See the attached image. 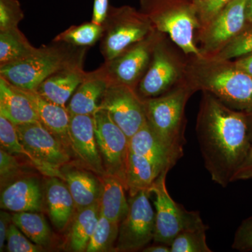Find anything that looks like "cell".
Segmentation results:
<instances>
[{
    "instance_id": "6da1fadb",
    "label": "cell",
    "mask_w": 252,
    "mask_h": 252,
    "mask_svg": "<svg viewBox=\"0 0 252 252\" xmlns=\"http://www.w3.org/2000/svg\"><path fill=\"white\" fill-rule=\"evenodd\" d=\"M197 123L204 164L212 180L226 187L252 147L246 112L235 110L205 92Z\"/></svg>"
},
{
    "instance_id": "7a4b0ae2",
    "label": "cell",
    "mask_w": 252,
    "mask_h": 252,
    "mask_svg": "<svg viewBox=\"0 0 252 252\" xmlns=\"http://www.w3.org/2000/svg\"><path fill=\"white\" fill-rule=\"evenodd\" d=\"M190 67V84L194 89L209 93L235 110H252V77L228 61L196 59Z\"/></svg>"
},
{
    "instance_id": "3957f363",
    "label": "cell",
    "mask_w": 252,
    "mask_h": 252,
    "mask_svg": "<svg viewBox=\"0 0 252 252\" xmlns=\"http://www.w3.org/2000/svg\"><path fill=\"white\" fill-rule=\"evenodd\" d=\"M141 11L156 30L165 33L186 54L203 59L194 41L201 28L197 5L193 0H140Z\"/></svg>"
},
{
    "instance_id": "277c9868",
    "label": "cell",
    "mask_w": 252,
    "mask_h": 252,
    "mask_svg": "<svg viewBox=\"0 0 252 252\" xmlns=\"http://www.w3.org/2000/svg\"><path fill=\"white\" fill-rule=\"evenodd\" d=\"M192 91L190 86H180L160 97L143 100L147 122L177 161L184 155V114Z\"/></svg>"
},
{
    "instance_id": "5b68a950",
    "label": "cell",
    "mask_w": 252,
    "mask_h": 252,
    "mask_svg": "<svg viewBox=\"0 0 252 252\" xmlns=\"http://www.w3.org/2000/svg\"><path fill=\"white\" fill-rule=\"evenodd\" d=\"M102 26L101 49L107 62L152 35L155 30L145 14L130 6H110Z\"/></svg>"
},
{
    "instance_id": "8992f818",
    "label": "cell",
    "mask_w": 252,
    "mask_h": 252,
    "mask_svg": "<svg viewBox=\"0 0 252 252\" xmlns=\"http://www.w3.org/2000/svg\"><path fill=\"white\" fill-rule=\"evenodd\" d=\"M167 174V172L160 174L149 189V191L154 193L155 199L154 242L170 246L174 239L181 232L207 226L203 223L198 212L188 211L170 196L166 186Z\"/></svg>"
},
{
    "instance_id": "52a82bcc",
    "label": "cell",
    "mask_w": 252,
    "mask_h": 252,
    "mask_svg": "<svg viewBox=\"0 0 252 252\" xmlns=\"http://www.w3.org/2000/svg\"><path fill=\"white\" fill-rule=\"evenodd\" d=\"M20 142L32 159V165L48 177L63 180L61 168L70 161L69 149L40 122L16 126Z\"/></svg>"
},
{
    "instance_id": "ba28073f",
    "label": "cell",
    "mask_w": 252,
    "mask_h": 252,
    "mask_svg": "<svg viewBox=\"0 0 252 252\" xmlns=\"http://www.w3.org/2000/svg\"><path fill=\"white\" fill-rule=\"evenodd\" d=\"M75 64L63 50L44 47L26 59L0 65V77L18 89L35 91L50 76Z\"/></svg>"
},
{
    "instance_id": "9c48e42d",
    "label": "cell",
    "mask_w": 252,
    "mask_h": 252,
    "mask_svg": "<svg viewBox=\"0 0 252 252\" xmlns=\"http://www.w3.org/2000/svg\"><path fill=\"white\" fill-rule=\"evenodd\" d=\"M150 194L149 189H144L129 198L128 212L119 225L118 251L143 250L154 240L156 214L149 201Z\"/></svg>"
},
{
    "instance_id": "30bf717a",
    "label": "cell",
    "mask_w": 252,
    "mask_h": 252,
    "mask_svg": "<svg viewBox=\"0 0 252 252\" xmlns=\"http://www.w3.org/2000/svg\"><path fill=\"white\" fill-rule=\"evenodd\" d=\"M94 117L96 140L106 175L119 179L126 187L130 139L104 109H97Z\"/></svg>"
},
{
    "instance_id": "8fae6325",
    "label": "cell",
    "mask_w": 252,
    "mask_h": 252,
    "mask_svg": "<svg viewBox=\"0 0 252 252\" xmlns=\"http://www.w3.org/2000/svg\"><path fill=\"white\" fill-rule=\"evenodd\" d=\"M248 0H232L200 29L201 52L205 58L216 54L247 28Z\"/></svg>"
},
{
    "instance_id": "7c38bea8",
    "label": "cell",
    "mask_w": 252,
    "mask_h": 252,
    "mask_svg": "<svg viewBox=\"0 0 252 252\" xmlns=\"http://www.w3.org/2000/svg\"><path fill=\"white\" fill-rule=\"evenodd\" d=\"M99 108L108 112L113 122L129 139L147 122L143 100L130 86L109 84Z\"/></svg>"
},
{
    "instance_id": "4fadbf2b",
    "label": "cell",
    "mask_w": 252,
    "mask_h": 252,
    "mask_svg": "<svg viewBox=\"0 0 252 252\" xmlns=\"http://www.w3.org/2000/svg\"><path fill=\"white\" fill-rule=\"evenodd\" d=\"M154 34L137 42L99 69L109 84H122L133 88L148 65L155 46Z\"/></svg>"
},
{
    "instance_id": "5bb4252c",
    "label": "cell",
    "mask_w": 252,
    "mask_h": 252,
    "mask_svg": "<svg viewBox=\"0 0 252 252\" xmlns=\"http://www.w3.org/2000/svg\"><path fill=\"white\" fill-rule=\"evenodd\" d=\"M69 134L72 150L81 162L96 175H106L96 140L94 114L70 115Z\"/></svg>"
},
{
    "instance_id": "9a60e30c",
    "label": "cell",
    "mask_w": 252,
    "mask_h": 252,
    "mask_svg": "<svg viewBox=\"0 0 252 252\" xmlns=\"http://www.w3.org/2000/svg\"><path fill=\"white\" fill-rule=\"evenodd\" d=\"M152 58V64L139 86L140 94L149 98L168 90L179 75L178 67L160 44H155Z\"/></svg>"
},
{
    "instance_id": "2e32d148",
    "label": "cell",
    "mask_w": 252,
    "mask_h": 252,
    "mask_svg": "<svg viewBox=\"0 0 252 252\" xmlns=\"http://www.w3.org/2000/svg\"><path fill=\"white\" fill-rule=\"evenodd\" d=\"M0 206L13 212L41 211L43 193L39 181L25 177L11 182L1 190Z\"/></svg>"
},
{
    "instance_id": "e0dca14e",
    "label": "cell",
    "mask_w": 252,
    "mask_h": 252,
    "mask_svg": "<svg viewBox=\"0 0 252 252\" xmlns=\"http://www.w3.org/2000/svg\"><path fill=\"white\" fill-rule=\"evenodd\" d=\"M18 89L31 100L41 124L54 134L68 149H72L69 134L70 114L67 107L50 102L35 91Z\"/></svg>"
},
{
    "instance_id": "ac0fdd59",
    "label": "cell",
    "mask_w": 252,
    "mask_h": 252,
    "mask_svg": "<svg viewBox=\"0 0 252 252\" xmlns=\"http://www.w3.org/2000/svg\"><path fill=\"white\" fill-rule=\"evenodd\" d=\"M129 149L146 158L153 164L159 174L168 172L177 162L159 140L148 122L130 137Z\"/></svg>"
},
{
    "instance_id": "d6986e66",
    "label": "cell",
    "mask_w": 252,
    "mask_h": 252,
    "mask_svg": "<svg viewBox=\"0 0 252 252\" xmlns=\"http://www.w3.org/2000/svg\"><path fill=\"white\" fill-rule=\"evenodd\" d=\"M86 76L77 64H73L50 76L35 91L50 102L64 106Z\"/></svg>"
},
{
    "instance_id": "ffe728a7",
    "label": "cell",
    "mask_w": 252,
    "mask_h": 252,
    "mask_svg": "<svg viewBox=\"0 0 252 252\" xmlns=\"http://www.w3.org/2000/svg\"><path fill=\"white\" fill-rule=\"evenodd\" d=\"M45 199L50 220L59 231L65 229L74 216L75 203L62 179L50 177L46 182Z\"/></svg>"
},
{
    "instance_id": "44dd1931",
    "label": "cell",
    "mask_w": 252,
    "mask_h": 252,
    "mask_svg": "<svg viewBox=\"0 0 252 252\" xmlns=\"http://www.w3.org/2000/svg\"><path fill=\"white\" fill-rule=\"evenodd\" d=\"M109 82L100 70L87 74L71 97L67 109L70 115H93L99 108Z\"/></svg>"
},
{
    "instance_id": "7402d4cb",
    "label": "cell",
    "mask_w": 252,
    "mask_h": 252,
    "mask_svg": "<svg viewBox=\"0 0 252 252\" xmlns=\"http://www.w3.org/2000/svg\"><path fill=\"white\" fill-rule=\"evenodd\" d=\"M0 115L13 123L15 126L39 122V118L31 100L0 77Z\"/></svg>"
},
{
    "instance_id": "603a6c76",
    "label": "cell",
    "mask_w": 252,
    "mask_h": 252,
    "mask_svg": "<svg viewBox=\"0 0 252 252\" xmlns=\"http://www.w3.org/2000/svg\"><path fill=\"white\" fill-rule=\"evenodd\" d=\"M63 174V180L74 199L77 211L98 203L102 191L99 176L78 169Z\"/></svg>"
},
{
    "instance_id": "cb8c5ba5",
    "label": "cell",
    "mask_w": 252,
    "mask_h": 252,
    "mask_svg": "<svg viewBox=\"0 0 252 252\" xmlns=\"http://www.w3.org/2000/svg\"><path fill=\"white\" fill-rule=\"evenodd\" d=\"M102 191L99 198L100 212L108 220L121 223L129 210L128 200L126 199L125 186L117 178L108 175L99 177Z\"/></svg>"
},
{
    "instance_id": "d4e9b609",
    "label": "cell",
    "mask_w": 252,
    "mask_h": 252,
    "mask_svg": "<svg viewBox=\"0 0 252 252\" xmlns=\"http://www.w3.org/2000/svg\"><path fill=\"white\" fill-rule=\"evenodd\" d=\"M99 215L100 206L99 202L77 211V215L73 217L68 237L70 250L76 252L86 251L98 221Z\"/></svg>"
},
{
    "instance_id": "484cf974",
    "label": "cell",
    "mask_w": 252,
    "mask_h": 252,
    "mask_svg": "<svg viewBox=\"0 0 252 252\" xmlns=\"http://www.w3.org/2000/svg\"><path fill=\"white\" fill-rule=\"evenodd\" d=\"M156 167L146 158L129 149L126 169V189L130 196L144 189H149L160 175Z\"/></svg>"
},
{
    "instance_id": "4316f807",
    "label": "cell",
    "mask_w": 252,
    "mask_h": 252,
    "mask_svg": "<svg viewBox=\"0 0 252 252\" xmlns=\"http://www.w3.org/2000/svg\"><path fill=\"white\" fill-rule=\"evenodd\" d=\"M37 50L18 27L0 31V65L26 59Z\"/></svg>"
},
{
    "instance_id": "83f0119b",
    "label": "cell",
    "mask_w": 252,
    "mask_h": 252,
    "mask_svg": "<svg viewBox=\"0 0 252 252\" xmlns=\"http://www.w3.org/2000/svg\"><path fill=\"white\" fill-rule=\"evenodd\" d=\"M12 221L32 243L47 247L52 233L44 215L34 212H14Z\"/></svg>"
},
{
    "instance_id": "f1b7e54d",
    "label": "cell",
    "mask_w": 252,
    "mask_h": 252,
    "mask_svg": "<svg viewBox=\"0 0 252 252\" xmlns=\"http://www.w3.org/2000/svg\"><path fill=\"white\" fill-rule=\"evenodd\" d=\"M119 225L120 223L108 220L100 212L86 252H103L113 250L119 237Z\"/></svg>"
},
{
    "instance_id": "f546056e",
    "label": "cell",
    "mask_w": 252,
    "mask_h": 252,
    "mask_svg": "<svg viewBox=\"0 0 252 252\" xmlns=\"http://www.w3.org/2000/svg\"><path fill=\"white\" fill-rule=\"evenodd\" d=\"M103 30L102 25L91 21L69 28L59 34L55 41L67 43L75 46H91L102 38Z\"/></svg>"
},
{
    "instance_id": "4dcf8cb0",
    "label": "cell",
    "mask_w": 252,
    "mask_h": 252,
    "mask_svg": "<svg viewBox=\"0 0 252 252\" xmlns=\"http://www.w3.org/2000/svg\"><path fill=\"white\" fill-rule=\"evenodd\" d=\"M207 230L205 227L181 232L170 245L171 252H211L207 243Z\"/></svg>"
},
{
    "instance_id": "1f68e13d",
    "label": "cell",
    "mask_w": 252,
    "mask_h": 252,
    "mask_svg": "<svg viewBox=\"0 0 252 252\" xmlns=\"http://www.w3.org/2000/svg\"><path fill=\"white\" fill-rule=\"evenodd\" d=\"M250 53H252V25L247 26L223 49L207 58L217 61H229L232 59H239Z\"/></svg>"
},
{
    "instance_id": "d6a6232c",
    "label": "cell",
    "mask_w": 252,
    "mask_h": 252,
    "mask_svg": "<svg viewBox=\"0 0 252 252\" xmlns=\"http://www.w3.org/2000/svg\"><path fill=\"white\" fill-rule=\"evenodd\" d=\"M0 143L1 149L8 153L22 155L32 163L31 155L20 142L16 126L1 115H0Z\"/></svg>"
},
{
    "instance_id": "836d02e7",
    "label": "cell",
    "mask_w": 252,
    "mask_h": 252,
    "mask_svg": "<svg viewBox=\"0 0 252 252\" xmlns=\"http://www.w3.org/2000/svg\"><path fill=\"white\" fill-rule=\"evenodd\" d=\"M23 18L18 0H0V31L18 27Z\"/></svg>"
},
{
    "instance_id": "e575fe53",
    "label": "cell",
    "mask_w": 252,
    "mask_h": 252,
    "mask_svg": "<svg viewBox=\"0 0 252 252\" xmlns=\"http://www.w3.org/2000/svg\"><path fill=\"white\" fill-rule=\"evenodd\" d=\"M42 247L36 245L19 228L11 223L6 238V250L9 252H41Z\"/></svg>"
},
{
    "instance_id": "d590c367",
    "label": "cell",
    "mask_w": 252,
    "mask_h": 252,
    "mask_svg": "<svg viewBox=\"0 0 252 252\" xmlns=\"http://www.w3.org/2000/svg\"><path fill=\"white\" fill-rule=\"evenodd\" d=\"M21 164L13 154L4 149H0V180L1 189L14 182L16 177L21 175Z\"/></svg>"
},
{
    "instance_id": "8d00e7d4",
    "label": "cell",
    "mask_w": 252,
    "mask_h": 252,
    "mask_svg": "<svg viewBox=\"0 0 252 252\" xmlns=\"http://www.w3.org/2000/svg\"><path fill=\"white\" fill-rule=\"evenodd\" d=\"M232 248L237 251H252V215L245 219L235 232Z\"/></svg>"
},
{
    "instance_id": "74e56055",
    "label": "cell",
    "mask_w": 252,
    "mask_h": 252,
    "mask_svg": "<svg viewBox=\"0 0 252 252\" xmlns=\"http://www.w3.org/2000/svg\"><path fill=\"white\" fill-rule=\"evenodd\" d=\"M231 1L232 0H209L206 2L197 6L201 28L210 22L225 5Z\"/></svg>"
},
{
    "instance_id": "f35d334b",
    "label": "cell",
    "mask_w": 252,
    "mask_h": 252,
    "mask_svg": "<svg viewBox=\"0 0 252 252\" xmlns=\"http://www.w3.org/2000/svg\"><path fill=\"white\" fill-rule=\"evenodd\" d=\"M109 8V0H94L91 21L99 25L103 24L108 15Z\"/></svg>"
},
{
    "instance_id": "ab89813d",
    "label": "cell",
    "mask_w": 252,
    "mask_h": 252,
    "mask_svg": "<svg viewBox=\"0 0 252 252\" xmlns=\"http://www.w3.org/2000/svg\"><path fill=\"white\" fill-rule=\"evenodd\" d=\"M252 180V145L248 157L233 177L232 182Z\"/></svg>"
},
{
    "instance_id": "60d3db41",
    "label": "cell",
    "mask_w": 252,
    "mask_h": 252,
    "mask_svg": "<svg viewBox=\"0 0 252 252\" xmlns=\"http://www.w3.org/2000/svg\"><path fill=\"white\" fill-rule=\"evenodd\" d=\"M12 216L5 210L0 212V252L4 251L10 225L12 223Z\"/></svg>"
},
{
    "instance_id": "b9f144b4",
    "label": "cell",
    "mask_w": 252,
    "mask_h": 252,
    "mask_svg": "<svg viewBox=\"0 0 252 252\" xmlns=\"http://www.w3.org/2000/svg\"><path fill=\"white\" fill-rule=\"evenodd\" d=\"M234 64L238 69H241L252 77V53L239 58Z\"/></svg>"
},
{
    "instance_id": "7bdbcfd3",
    "label": "cell",
    "mask_w": 252,
    "mask_h": 252,
    "mask_svg": "<svg viewBox=\"0 0 252 252\" xmlns=\"http://www.w3.org/2000/svg\"><path fill=\"white\" fill-rule=\"evenodd\" d=\"M144 252H171L170 245L165 244L157 243V245L147 247L142 250Z\"/></svg>"
},
{
    "instance_id": "ee69618b",
    "label": "cell",
    "mask_w": 252,
    "mask_h": 252,
    "mask_svg": "<svg viewBox=\"0 0 252 252\" xmlns=\"http://www.w3.org/2000/svg\"><path fill=\"white\" fill-rule=\"evenodd\" d=\"M247 21H248V26L252 25V0H248V4H247Z\"/></svg>"
},
{
    "instance_id": "f6af8a7d",
    "label": "cell",
    "mask_w": 252,
    "mask_h": 252,
    "mask_svg": "<svg viewBox=\"0 0 252 252\" xmlns=\"http://www.w3.org/2000/svg\"><path fill=\"white\" fill-rule=\"evenodd\" d=\"M247 117H248L249 135H250V140L252 144V110L250 112H246Z\"/></svg>"
},
{
    "instance_id": "bcb514c9",
    "label": "cell",
    "mask_w": 252,
    "mask_h": 252,
    "mask_svg": "<svg viewBox=\"0 0 252 252\" xmlns=\"http://www.w3.org/2000/svg\"><path fill=\"white\" fill-rule=\"evenodd\" d=\"M193 1L197 6H199V5L203 4V3L206 2L209 0H193Z\"/></svg>"
}]
</instances>
